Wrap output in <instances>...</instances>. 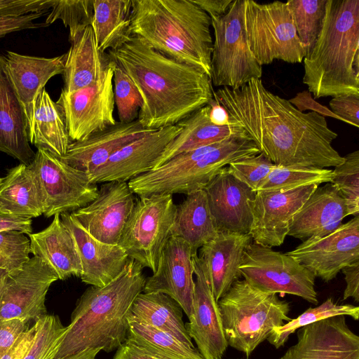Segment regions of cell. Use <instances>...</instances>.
I'll use <instances>...</instances> for the list:
<instances>
[{
    "instance_id": "6da1fadb",
    "label": "cell",
    "mask_w": 359,
    "mask_h": 359,
    "mask_svg": "<svg viewBox=\"0 0 359 359\" xmlns=\"http://www.w3.org/2000/svg\"><path fill=\"white\" fill-rule=\"evenodd\" d=\"M229 122L241 126L266 158L279 166L336 167L344 158L332 145L337 137L325 117L302 112L265 88L261 79L213 91Z\"/></svg>"
},
{
    "instance_id": "7a4b0ae2",
    "label": "cell",
    "mask_w": 359,
    "mask_h": 359,
    "mask_svg": "<svg viewBox=\"0 0 359 359\" xmlns=\"http://www.w3.org/2000/svg\"><path fill=\"white\" fill-rule=\"evenodd\" d=\"M107 54L137 88L142 98L137 120L144 128L176 125L213 100L205 72L165 56L137 36Z\"/></svg>"
},
{
    "instance_id": "3957f363",
    "label": "cell",
    "mask_w": 359,
    "mask_h": 359,
    "mask_svg": "<svg viewBox=\"0 0 359 359\" xmlns=\"http://www.w3.org/2000/svg\"><path fill=\"white\" fill-rule=\"evenodd\" d=\"M142 269L130 259L109 283L101 287L91 285L84 291L72 313L55 359L89 348L109 353L127 339L130 309L146 282Z\"/></svg>"
},
{
    "instance_id": "277c9868",
    "label": "cell",
    "mask_w": 359,
    "mask_h": 359,
    "mask_svg": "<svg viewBox=\"0 0 359 359\" xmlns=\"http://www.w3.org/2000/svg\"><path fill=\"white\" fill-rule=\"evenodd\" d=\"M315 99L359 95V0H327L323 25L304 60Z\"/></svg>"
},
{
    "instance_id": "5b68a950",
    "label": "cell",
    "mask_w": 359,
    "mask_h": 359,
    "mask_svg": "<svg viewBox=\"0 0 359 359\" xmlns=\"http://www.w3.org/2000/svg\"><path fill=\"white\" fill-rule=\"evenodd\" d=\"M210 16L192 0H132L130 33L158 52L210 76Z\"/></svg>"
},
{
    "instance_id": "8992f818",
    "label": "cell",
    "mask_w": 359,
    "mask_h": 359,
    "mask_svg": "<svg viewBox=\"0 0 359 359\" xmlns=\"http://www.w3.org/2000/svg\"><path fill=\"white\" fill-rule=\"evenodd\" d=\"M247 135L182 152L159 167L128 181L139 196L161 194L186 195L203 189L224 167L238 158L259 154Z\"/></svg>"
},
{
    "instance_id": "52a82bcc",
    "label": "cell",
    "mask_w": 359,
    "mask_h": 359,
    "mask_svg": "<svg viewBox=\"0 0 359 359\" xmlns=\"http://www.w3.org/2000/svg\"><path fill=\"white\" fill-rule=\"evenodd\" d=\"M228 344L249 357L274 327L291 320L290 303L238 280L217 302Z\"/></svg>"
},
{
    "instance_id": "ba28073f",
    "label": "cell",
    "mask_w": 359,
    "mask_h": 359,
    "mask_svg": "<svg viewBox=\"0 0 359 359\" xmlns=\"http://www.w3.org/2000/svg\"><path fill=\"white\" fill-rule=\"evenodd\" d=\"M242 19L249 48L261 66L274 60L303 61L307 51L297 36L286 2L243 0Z\"/></svg>"
},
{
    "instance_id": "9c48e42d",
    "label": "cell",
    "mask_w": 359,
    "mask_h": 359,
    "mask_svg": "<svg viewBox=\"0 0 359 359\" xmlns=\"http://www.w3.org/2000/svg\"><path fill=\"white\" fill-rule=\"evenodd\" d=\"M243 4V0H233L225 15L210 18L214 31L210 79L216 87L238 88L262 75V66L248 46L242 19Z\"/></svg>"
},
{
    "instance_id": "30bf717a",
    "label": "cell",
    "mask_w": 359,
    "mask_h": 359,
    "mask_svg": "<svg viewBox=\"0 0 359 359\" xmlns=\"http://www.w3.org/2000/svg\"><path fill=\"white\" fill-rule=\"evenodd\" d=\"M175 210L172 194L140 196L118 245L130 259L156 272L163 249L171 236Z\"/></svg>"
},
{
    "instance_id": "8fae6325",
    "label": "cell",
    "mask_w": 359,
    "mask_h": 359,
    "mask_svg": "<svg viewBox=\"0 0 359 359\" xmlns=\"http://www.w3.org/2000/svg\"><path fill=\"white\" fill-rule=\"evenodd\" d=\"M239 270L244 280L262 292L289 294L318 303L315 276L287 253L252 242L243 251Z\"/></svg>"
},
{
    "instance_id": "7c38bea8",
    "label": "cell",
    "mask_w": 359,
    "mask_h": 359,
    "mask_svg": "<svg viewBox=\"0 0 359 359\" xmlns=\"http://www.w3.org/2000/svg\"><path fill=\"white\" fill-rule=\"evenodd\" d=\"M28 165L39 184L46 217L74 212L90 203L97 195L98 188L90 182L87 173L47 151L37 149Z\"/></svg>"
},
{
    "instance_id": "4fadbf2b",
    "label": "cell",
    "mask_w": 359,
    "mask_h": 359,
    "mask_svg": "<svg viewBox=\"0 0 359 359\" xmlns=\"http://www.w3.org/2000/svg\"><path fill=\"white\" fill-rule=\"evenodd\" d=\"M114 65L113 61L104 76L89 86L71 93L62 90L56 102L63 113L72 142L85 140L116 123L114 116Z\"/></svg>"
},
{
    "instance_id": "5bb4252c",
    "label": "cell",
    "mask_w": 359,
    "mask_h": 359,
    "mask_svg": "<svg viewBox=\"0 0 359 359\" xmlns=\"http://www.w3.org/2000/svg\"><path fill=\"white\" fill-rule=\"evenodd\" d=\"M59 280L54 271L36 256L19 271L8 274L0 296V320L36 321L46 313V297Z\"/></svg>"
},
{
    "instance_id": "9a60e30c",
    "label": "cell",
    "mask_w": 359,
    "mask_h": 359,
    "mask_svg": "<svg viewBox=\"0 0 359 359\" xmlns=\"http://www.w3.org/2000/svg\"><path fill=\"white\" fill-rule=\"evenodd\" d=\"M287 254L327 283L341 270L359 261V216L323 237L304 240Z\"/></svg>"
},
{
    "instance_id": "2e32d148",
    "label": "cell",
    "mask_w": 359,
    "mask_h": 359,
    "mask_svg": "<svg viewBox=\"0 0 359 359\" xmlns=\"http://www.w3.org/2000/svg\"><path fill=\"white\" fill-rule=\"evenodd\" d=\"M318 187L311 184L286 191L259 190L250 201L252 241L270 248L281 245L294 214Z\"/></svg>"
},
{
    "instance_id": "e0dca14e",
    "label": "cell",
    "mask_w": 359,
    "mask_h": 359,
    "mask_svg": "<svg viewBox=\"0 0 359 359\" xmlns=\"http://www.w3.org/2000/svg\"><path fill=\"white\" fill-rule=\"evenodd\" d=\"M134 194L127 182H104L93 201L71 213L95 238L118 245L135 202Z\"/></svg>"
},
{
    "instance_id": "ac0fdd59",
    "label": "cell",
    "mask_w": 359,
    "mask_h": 359,
    "mask_svg": "<svg viewBox=\"0 0 359 359\" xmlns=\"http://www.w3.org/2000/svg\"><path fill=\"white\" fill-rule=\"evenodd\" d=\"M178 124L148 132L126 144L105 163L89 173L91 184L127 182L153 168L168 145L180 133Z\"/></svg>"
},
{
    "instance_id": "d6986e66",
    "label": "cell",
    "mask_w": 359,
    "mask_h": 359,
    "mask_svg": "<svg viewBox=\"0 0 359 359\" xmlns=\"http://www.w3.org/2000/svg\"><path fill=\"white\" fill-rule=\"evenodd\" d=\"M297 336V342L278 359H359V337L344 316L300 327Z\"/></svg>"
},
{
    "instance_id": "ffe728a7",
    "label": "cell",
    "mask_w": 359,
    "mask_h": 359,
    "mask_svg": "<svg viewBox=\"0 0 359 359\" xmlns=\"http://www.w3.org/2000/svg\"><path fill=\"white\" fill-rule=\"evenodd\" d=\"M194 293L193 312L185 327L203 359H221L228 344L219 309L211 291L203 262L197 252L192 256Z\"/></svg>"
},
{
    "instance_id": "44dd1931",
    "label": "cell",
    "mask_w": 359,
    "mask_h": 359,
    "mask_svg": "<svg viewBox=\"0 0 359 359\" xmlns=\"http://www.w3.org/2000/svg\"><path fill=\"white\" fill-rule=\"evenodd\" d=\"M194 253L184 239L170 236L163 249L156 272L146 278L142 291L170 296L180 305L188 318L193 312Z\"/></svg>"
},
{
    "instance_id": "7402d4cb",
    "label": "cell",
    "mask_w": 359,
    "mask_h": 359,
    "mask_svg": "<svg viewBox=\"0 0 359 359\" xmlns=\"http://www.w3.org/2000/svg\"><path fill=\"white\" fill-rule=\"evenodd\" d=\"M218 231L250 233L252 215L250 201L255 191L222 168L203 189Z\"/></svg>"
},
{
    "instance_id": "603a6c76",
    "label": "cell",
    "mask_w": 359,
    "mask_h": 359,
    "mask_svg": "<svg viewBox=\"0 0 359 359\" xmlns=\"http://www.w3.org/2000/svg\"><path fill=\"white\" fill-rule=\"evenodd\" d=\"M60 218L75 242L82 268L79 278L83 283L104 287L121 273L130 258L118 245L95 238L71 212L60 214Z\"/></svg>"
},
{
    "instance_id": "cb8c5ba5",
    "label": "cell",
    "mask_w": 359,
    "mask_h": 359,
    "mask_svg": "<svg viewBox=\"0 0 359 359\" xmlns=\"http://www.w3.org/2000/svg\"><path fill=\"white\" fill-rule=\"evenodd\" d=\"M2 56L7 73L25 110L29 138L37 98L52 77L63 74L66 53L44 57L7 51Z\"/></svg>"
},
{
    "instance_id": "d4e9b609",
    "label": "cell",
    "mask_w": 359,
    "mask_h": 359,
    "mask_svg": "<svg viewBox=\"0 0 359 359\" xmlns=\"http://www.w3.org/2000/svg\"><path fill=\"white\" fill-rule=\"evenodd\" d=\"M348 215L346 203L331 182L318 186L293 216L287 236L300 240L323 237Z\"/></svg>"
},
{
    "instance_id": "484cf974",
    "label": "cell",
    "mask_w": 359,
    "mask_h": 359,
    "mask_svg": "<svg viewBox=\"0 0 359 359\" xmlns=\"http://www.w3.org/2000/svg\"><path fill=\"white\" fill-rule=\"evenodd\" d=\"M252 242L250 233L218 231L213 239L201 248L198 257L203 262L217 302L242 276L239 266L243 251Z\"/></svg>"
},
{
    "instance_id": "4316f807",
    "label": "cell",
    "mask_w": 359,
    "mask_h": 359,
    "mask_svg": "<svg viewBox=\"0 0 359 359\" xmlns=\"http://www.w3.org/2000/svg\"><path fill=\"white\" fill-rule=\"evenodd\" d=\"M151 130L143 128L137 119L128 123L117 121L85 140L72 142L65 155L58 158L88 175L126 144Z\"/></svg>"
},
{
    "instance_id": "83f0119b",
    "label": "cell",
    "mask_w": 359,
    "mask_h": 359,
    "mask_svg": "<svg viewBox=\"0 0 359 359\" xmlns=\"http://www.w3.org/2000/svg\"><path fill=\"white\" fill-rule=\"evenodd\" d=\"M0 151L29 165L35 152L31 148L25 110L0 55Z\"/></svg>"
},
{
    "instance_id": "f1b7e54d",
    "label": "cell",
    "mask_w": 359,
    "mask_h": 359,
    "mask_svg": "<svg viewBox=\"0 0 359 359\" xmlns=\"http://www.w3.org/2000/svg\"><path fill=\"white\" fill-rule=\"evenodd\" d=\"M63 72V90L71 93L89 86L101 79L112 60L97 48L93 29L88 25L69 39Z\"/></svg>"
},
{
    "instance_id": "f546056e",
    "label": "cell",
    "mask_w": 359,
    "mask_h": 359,
    "mask_svg": "<svg viewBox=\"0 0 359 359\" xmlns=\"http://www.w3.org/2000/svg\"><path fill=\"white\" fill-rule=\"evenodd\" d=\"M28 237L31 253L46 263L59 280L80 277L82 268L76 246L60 214L54 215L48 227L39 232L29 233Z\"/></svg>"
},
{
    "instance_id": "4dcf8cb0",
    "label": "cell",
    "mask_w": 359,
    "mask_h": 359,
    "mask_svg": "<svg viewBox=\"0 0 359 359\" xmlns=\"http://www.w3.org/2000/svg\"><path fill=\"white\" fill-rule=\"evenodd\" d=\"M210 105L208 104L177 123L181 128L180 133L156 161L152 169L157 168L182 152L229 137L246 135L241 126L231 122L229 125L224 126L213 124L210 120Z\"/></svg>"
},
{
    "instance_id": "1f68e13d",
    "label": "cell",
    "mask_w": 359,
    "mask_h": 359,
    "mask_svg": "<svg viewBox=\"0 0 359 359\" xmlns=\"http://www.w3.org/2000/svg\"><path fill=\"white\" fill-rule=\"evenodd\" d=\"M0 210L29 219L43 214L39 184L29 165L20 163L8 170L0 184Z\"/></svg>"
},
{
    "instance_id": "d6a6232c",
    "label": "cell",
    "mask_w": 359,
    "mask_h": 359,
    "mask_svg": "<svg viewBox=\"0 0 359 359\" xmlns=\"http://www.w3.org/2000/svg\"><path fill=\"white\" fill-rule=\"evenodd\" d=\"M217 232L204 189L187 194L182 203L176 205L171 236L184 239L194 253L213 239Z\"/></svg>"
},
{
    "instance_id": "836d02e7",
    "label": "cell",
    "mask_w": 359,
    "mask_h": 359,
    "mask_svg": "<svg viewBox=\"0 0 359 359\" xmlns=\"http://www.w3.org/2000/svg\"><path fill=\"white\" fill-rule=\"evenodd\" d=\"M183 312L175 299L158 292L140 293L130 309V314L136 319L194 346L183 321Z\"/></svg>"
},
{
    "instance_id": "e575fe53",
    "label": "cell",
    "mask_w": 359,
    "mask_h": 359,
    "mask_svg": "<svg viewBox=\"0 0 359 359\" xmlns=\"http://www.w3.org/2000/svg\"><path fill=\"white\" fill-rule=\"evenodd\" d=\"M29 142L57 158L65 155L72 143L63 113L45 88L36 100Z\"/></svg>"
},
{
    "instance_id": "d590c367",
    "label": "cell",
    "mask_w": 359,
    "mask_h": 359,
    "mask_svg": "<svg viewBox=\"0 0 359 359\" xmlns=\"http://www.w3.org/2000/svg\"><path fill=\"white\" fill-rule=\"evenodd\" d=\"M91 26L102 53L121 46L131 36L132 0H93Z\"/></svg>"
},
{
    "instance_id": "8d00e7d4",
    "label": "cell",
    "mask_w": 359,
    "mask_h": 359,
    "mask_svg": "<svg viewBox=\"0 0 359 359\" xmlns=\"http://www.w3.org/2000/svg\"><path fill=\"white\" fill-rule=\"evenodd\" d=\"M127 339L163 359H203L195 346L182 342L172 335L147 325L129 313Z\"/></svg>"
},
{
    "instance_id": "74e56055",
    "label": "cell",
    "mask_w": 359,
    "mask_h": 359,
    "mask_svg": "<svg viewBox=\"0 0 359 359\" xmlns=\"http://www.w3.org/2000/svg\"><path fill=\"white\" fill-rule=\"evenodd\" d=\"M339 316H348L358 320L359 307L352 304H338L332 297L327 298L320 305L309 308L297 318L273 329L267 341L276 348H279L287 341L290 335L300 327L323 319Z\"/></svg>"
},
{
    "instance_id": "f35d334b",
    "label": "cell",
    "mask_w": 359,
    "mask_h": 359,
    "mask_svg": "<svg viewBox=\"0 0 359 359\" xmlns=\"http://www.w3.org/2000/svg\"><path fill=\"white\" fill-rule=\"evenodd\" d=\"M332 170L309 166H279L271 170L258 191H286L311 184L331 182Z\"/></svg>"
},
{
    "instance_id": "ab89813d",
    "label": "cell",
    "mask_w": 359,
    "mask_h": 359,
    "mask_svg": "<svg viewBox=\"0 0 359 359\" xmlns=\"http://www.w3.org/2000/svg\"><path fill=\"white\" fill-rule=\"evenodd\" d=\"M286 3L297 36L309 52L320 32L327 0H288Z\"/></svg>"
},
{
    "instance_id": "60d3db41",
    "label": "cell",
    "mask_w": 359,
    "mask_h": 359,
    "mask_svg": "<svg viewBox=\"0 0 359 359\" xmlns=\"http://www.w3.org/2000/svg\"><path fill=\"white\" fill-rule=\"evenodd\" d=\"M34 341L23 359H55L67 326L56 315L46 314L34 322Z\"/></svg>"
},
{
    "instance_id": "b9f144b4",
    "label": "cell",
    "mask_w": 359,
    "mask_h": 359,
    "mask_svg": "<svg viewBox=\"0 0 359 359\" xmlns=\"http://www.w3.org/2000/svg\"><path fill=\"white\" fill-rule=\"evenodd\" d=\"M344 161L334 167L331 183L344 199L348 215L359 213V151L344 156Z\"/></svg>"
},
{
    "instance_id": "7bdbcfd3",
    "label": "cell",
    "mask_w": 359,
    "mask_h": 359,
    "mask_svg": "<svg viewBox=\"0 0 359 359\" xmlns=\"http://www.w3.org/2000/svg\"><path fill=\"white\" fill-rule=\"evenodd\" d=\"M93 0H53L45 23L49 26L57 20H62L69 29V39L88 25H91L93 16Z\"/></svg>"
},
{
    "instance_id": "ee69618b",
    "label": "cell",
    "mask_w": 359,
    "mask_h": 359,
    "mask_svg": "<svg viewBox=\"0 0 359 359\" xmlns=\"http://www.w3.org/2000/svg\"><path fill=\"white\" fill-rule=\"evenodd\" d=\"M113 92L119 122L128 123L137 120L142 106L141 96L129 76L116 62Z\"/></svg>"
},
{
    "instance_id": "f6af8a7d",
    "label": "cell",
    "mask_w": 359,
    "mask_h": 359,
    "mask_svg": "<svg viewBox=\"0 0 359 359\" xmlns=\"http://www.w3.org/2000/svg\"><path fill=\"white\" fill-rule=\"evenodd\" d=\"M30 240L15 230L0 232V269L13 274L21 270L29 260Z\"/></svg>"
},
{
    "instance_id": "bcb514c9",
    "label": "cell",
    "mask_w": 359,
    "mask_h": 359,
    "mask_svg": "<svg viewBox=\"0 0 359 359\" xmlns=\"http://www.w3.org/2000/svg\"><path fill=\"white\" fill-rule=\"evenodd\" d=\"M274 166L275 164L259 153L233 161L227 168L232 176L256 192Z\"/></svg>"
},
{
    "instance_id": "7dc6e473",
    "label": "cell",
    "mask_w": 359,
    "mask_h": 359,
    "mask_svg": "<svg viewBox=\"0 0 359 359\" xmlns=\"http://www.w3.org/2000/svg\"><path fill=\"white\" fill-rule=\"evenodd\" d=\"M53 0H0V17H20L47 13Z\"/></svg>"
},
{
    "instance_id": "c3c4849f",
    "label": "cell",
    "mask_w": 359,
    "mask_h": 359,
    "mask_svg": "<svg viewBox=\"0 0 359 359\" xmlns=\"http://www.w3.org/2000/svg\"><path fill=\"white\" fill-rule=\"evenodd\" d=\"M330 110L337 116L359 127V95L346 94L332 97L329 102Z\"/></svg>"
},
{
    "instance_id": "681fc988",
    "label": "cell",
    "mask_w": 359,
    "mask_h": 359,
    "mask_svg": "<svg viewBox=\"0 0 359 359\" xmlns=\"http://www.w3.org/2000/svg\"><path fill=\"white\" fill-rule=\"evenodd\" d=\"M45 13H31L20 17H0V38L15 32L47 27L45 22H35L36 20Z\"/></svg>"
},
{
    "instance_id": "f907efd6",
    "label": "cell",
    "mask_w": 359,
    "mask_h": 359,
    "mask_svg": "<svg viewBox=\"0 0 359 359\" xmlns=\"http://www.w3.org/2000/svg\"><path fill=\"white\" fill-rule=\"evenodd\" d=\"M29 325L20 320H0V359Z\"/></svg>"
},
{
    "instance_id": "816d5d0a",
    "label": "cell",
    "mask_w": 359,
    "mask_h": 359,
    "mask_svg": "<svg viewBox=\"0 0 359 359\" xmlns=\"http://www.w3.org/2000/svg\"><path fill=\"white\" fill-rule=\"evenodd\" d=\"M289 102L299 111L304 112L306 110H311L323 116H330L340 120L346 123L351 125L348 121L334 114L329 108L316 102L312 94L308 90L298 93L294 97L288 100Z\"/></svg>"
},
{
    "instance_id": "f5cc1de1",
    "label": "cell",
    "mask_w": 359,
    "mask_h": 359,
    "mask_svg": "<svg viewBox=\"0 0 359 359\" xmlns=\"http://www.w3.org/2000/svg\"><path fill=\"white\" fill-rule=\"evenodd\" d=\"M35 333L36 327L34 324L19 335L1 359H23L34 341Z\"/></svg>"
},
{
    "instance_id": "db71d44e",
    "label": "cell",
    "mask_w": 359,
    "mask_h": 359,
    "mask_svg": "<svg viewBox=\"0 0 359 359\" xmlns=\"http://www.w3.org/2000/svg\"><path fill=\"white\" fill-rule=\"evenodd\" d=\"M113 359H163L135 342L126 339L116 350Z\"/></svg>"
},
{
    "instance_id": "11a10c76",
    "label": "cell",
    "mask_w": 359,
    "mask_h": 359,
    "mask_svg": "<svg viewBox=\"0 0 359 359\" xmlns=\"http://www.w3.org/2000/svg\"><path fill=\"white\" fill-rule=\"evenodd\" d=\"M341 271L344 275L346 284L343 300L352 297L355 302H359V261L345 266Z\"/></svg>"
},
{
    "instance_id": "9f6ffc18",
    "label": "cell",
    "mask_w": 359,
    "mask_h": 359,
    "mask_svg": "<svg viewBox=\"0 0 359 359\" xmlns=\"http://www.w3.org/2000/svg\"><path fill=\"white\" fill-rule=\"evenodd\" d=\"M32 219L20 217L0 210V232L15 230L29 235L32 233Z\"/></svg>"
},
{
    "instance_id": "6f0895ef",
    "label": "cell",
    "mask_w": 359,
    "mask_h": 359,
    "mask_svg": "<svg viewBox=\"0 0 359 359\" xmlns=\"http://www.w3.org/2000/svg\"><path fill=\"white\" fill-rule=\"evenodd\" d=\"M204 11L210 18H217L225 15L233 0H192Z\"/></svg>"
},
{
    "instance_id": "680465c9",
    "label": "cell",
    "mask_w": 359,
    "mask_h": 359,
    "mask_svg": "<svg viewBox=\"0 0 359 359\" xmlns=\"http://www.w3.org/2000/svg\"><path fill=\"white\" fill-rule=\"evenodd\" d=\"M209 104L210 105V120L213 124L219 126L230 124L229 114L221 104L217 102L214 98Z\"/></svg>"
},
{
    "instance_id": "91938a15",
    "label": "cell",
    "mask_w": 359,
    "mask_h": 359,
    "mask_svg": "<svg viewBox=\"0 0 359 359\" xmlns=\"http://www.w3.org/2000/svg\"><path fill=\"white\" fill-rule=\"evenodd\" d=\"M100 351H101L100 348H89L61 359H95Z\"/></svg>"
},
{
    "instance_id": "94428289",
    "label": "cell",
    "mask_w": 359,
    "mask_h": 359,
    "mask_svg": "<svg viewBox=\"0 0 359 359\" xmlns=\"http://www.w3.org/2000/svg\"><path fill=\"white\" fill-rule=\"evenodd\" d=\"M8 274L6 271L0 269V296Z\"/></svg>"
},
{
    "instance_id": "6125c7cd",
    "label": "cell",
    "mask_w": 359,
    "mask_h": 359,
    "mask_svg": "<svg viewBox=\"0 0 359 359\" xmlns=\"http://www.w3.org/2000/svg\"><path fill=\"white\" fill-rule=\"evenodd\" d=\"M3 180H4V178L0 177V184H1V182H2Z\"/></svg>"
}]
</instances>
